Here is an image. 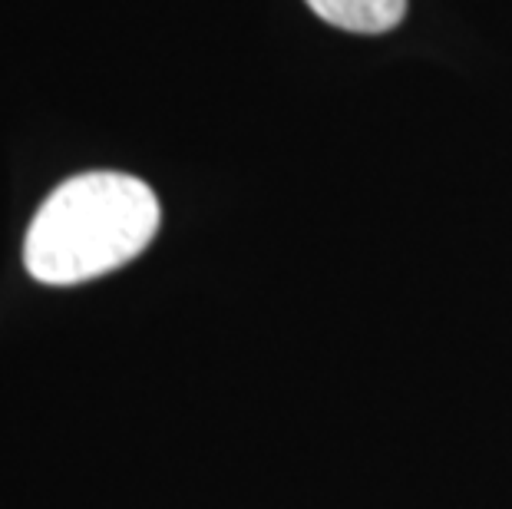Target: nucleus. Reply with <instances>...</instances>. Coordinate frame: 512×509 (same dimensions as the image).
Masks as SVG:
<instances>
[{"label": "nucleus", "instance_id": "nucleus-1", "mask_svg": "<svg viewBox=\"0 0 512 509\" xmlns=\"http://www.w3.org/2000/svg\"><path fill=\"white\" fill-rule=\"evenodd\" d=\"M159 232V199L126 172H83L40 205L24 238V265L43 285L110 275Z\"/></svg>", "mask_w": 512, "mask_h": 509}, {"label": "nucleus", "instance_id": "nucleus-2", "mask_svg": "<svg viewBox=\"0 0 512 509\" xmlns=\"http://www.w3.org/2000/svg\"><path fill=\"white\" fill-rule=\"evenodd\" d=\"M308 4L331 27L351 34H387L407 14V0H308Z\"/></svg>", "mask_w": 512, "mask_h": 509}]
</instances>
